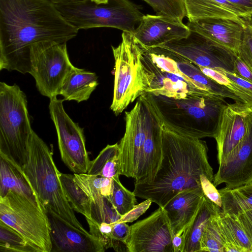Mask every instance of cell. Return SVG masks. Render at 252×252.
Here are the masks:
<instances>
[{
    "label": "cell",
    "mask_w": 252,
    "mask_h": 252,
    "mask_svg": "<svg viewBox=\"0 0 252 252\" xmlns=\"http://www.w3.org/2000/svg\"><path fill=\"white\" fill-rule=\"evenodd\" d=\"M234 73L252 83V71L236 56L234 60Z\"/></svg>",
    "instance_id": "42"
},
{
    "label": "cell",
    "mask_w": 252,
    "mask_h": 252,
    "mask_svg": "<svg viewBox=\"0 0 252 252\" xmlns=\"http://www.w3.org/2000/svg\"><path fill=\"white\" fill-rule=\"evenodd\" d=\"M160 118L150 130L141 152L134 183L153 182L162 159L161 125Z\"/></svg>",
    "instance_id": "21"
},
{
    "label": "cell",
    "mask_w": 252,
    "mask_h": 252,
    "mask_svg": "<svg viewBox=\"0 0 252 252\" xmlns=\"http://www.w3.org/2000/svg\"><path fill=\"white\" fill-rule=\"evenodd\" d=\"M252 182V115L245 137L225 160L219 164L213 184L234 189Z\"/></svg>",
    "instance_id": "16"
},
{
    "label": "cell",
    "mask_w": 252,
    "mask_h": 252,
    "mask_svg": "<svg viewBox=\"0 0 252 252\" xmlns=\"http://www.w3.org/2000/svg\"><path fill=\"white\" fill-rule=\"evenodd\" d=\"M140 45L146 93L176 99L212 94L237 100L233 92L182 55L163 47Z\"/></svg>",
    "instance_id": "3"
},
{
    "label": "cell",
    "mask_w": 252,
    "mask_h": 252,
    "mask_svg": "<svg viewBox=\"0 0 252 252\" xmlns=\"http://www.w3.org/2000/svg\"><path fill=\"white\" fill-rule=\"evenodd\" d=\"M112 49L115 77L110 109L118 116L146 93L147 85L140 61L141 45L133 33L123 32L121 43Z\"/></svg>",
    "instance_id": "8"
},
{
    "label": "cell",
    "mask_w": 252,
    "mask_h": 252,
    "mask_svg": "<svg viewBox=\"0 0 252 252\" xmlns=\"http://www.w3.org/2000/svg\"><path fill=\"white\" fill-rule=\"evenodd\" d=\"M221 208L204 195L201 203L189 225L183 232L185 237L184 252H200V241L211 219Z\"/></svg>",
    "instance_id": "25"
},
{
    "label": "cell",
    "mask_w": 252,
    "mask_h": 252,
    "mask_svg": "<svg viewBox=\"0 0 252 252\" xmlns=\"http://www.w3.org/2000/svg\"><path fill=\"white\" fill-rule=\"evenodd\" d=\"M0 220L18 232L37 252H51L50 222L42 205L9 190L0 196Z\"/></svg>",
    "instance_id": "9"
},
{
    "label": "cell",
    "mask_w": 252,
    "mask_h": 252,
    "mask_svg": "<svg viewBox=\"0 0 252 252\" xmlns=\"http://www.w3.org/2000/svg\"><path fill=\"white\" fill-rule=\"evenodd\" d=\"M50 225L51 252H104L100 242L89 232L74 226L51 210H46Z\"/></svg>",
    "instance_id": "17"
},
{
    "label": "cell",
    "mask_w": 252,
    "mask_h": 252,
    "mask_svg": "<svg viewBox=\"0 0 252 252\" xmlns=\"http://www.w3.org/2000/svg\"><path fill=\"white\" fill-rule=\"evenodd\" d=\"M63 100L55 97L50 99L49 105L51 118L57 131L61 159L74 174L87 173L91 161L83 128L65 111Z\"/></svg>",
    "instance_id": "12"
},
{
    "label": "cell",
    "mask_w": 252,
    "mask_h": 252,
    "mask_svg": "<svg viewBox=\"0 0 252 252\" xmlns=\"http://www.w3.org/2000/svg\"><path fill=\"white\" fill-rule=\"evenodd\" d=\"M93 2L96 3H104L108 2V0H91Z\"/></svg>",
    "instance_id": "47"
},
{
    "label": "cell",
    "mask_w": 252,
    "mask_h": 252,
    "mask_svg": "<svg viewBox=\"0 0 252 252\" xmlns=\"http://www.w3.org/2000/svg\"><path fill=\"white\" fill-rule=\"evenodd\" d=\"M152 201L150 199L136 205L131 210L120 217L117 220L118 222H132L136 220L141 215L144 214L150 207Z\"/></svg>",
    "instance_id": "40"
},
{
    "label": "cell",
    "mask_w": 252,
    "mask_h": 252,
    "mask_svg": "<svg viewBox=\"0 0 252 252\" xmlns=\"http://www.w3.org/2000/svg\"><path fill=\"white\" fill-rule=\"evenodd\" d=\"M252 106L241 101L227 103L223 108L216 136L219 164L224 162L246 134Z\"/></svg>",
    "instance_id": "15"
},
{
    "label": "cell",
    "mask_w": 252,
    "mask_h": 252,
    "mask_svg": "<svg viewBox=\"0 0 252 252\" xmlns=\"http://www.w3.org/2000/svg\"><path fill=\"white\" fill-rule=\"evenodd\" d=\"M56 7L79 30L107 27L133 33L144 15L140 6L129 0H108L99 4L86 0Z\"/></svg>",
    "instance_id": "7"
},
{
    "label": "cell",
    "mask_w": 252,
    "mask_h": 252,
    "mask_svg": "<svg viewBox=\"0 0 252 252\" xmlns=\"http://www.w3.org/2000/svg\"><path fill=\"white\" fill-rule=\"evenodd\" d=\"M119 144L107 145L91 161L87 173L113 179H119Z\"/></svg>",
    "instance_id": "27"
},
{
    "label": "cell",
    "mask_w": 252,
    "mask_h": 252,
    "mask_svg": "<svg viewBox=\"0 0 252 252\" xmlns=\"http://www.w3.org/2000/svg\"><path fill=\"white\" fill-rule=\"evenodd\" d=\"M89 227V232L102 244L105 250L113 247L112 230L113 222L98 223L93 220L86 218Z\"/></svg>",
    "instance_id": "36"
},
{
    "label": "cell",
    "mask_w": 252,
    "mask_h": 252,
    "mask_svg": "<svg viewBox=\"0 0 252 252\" xmlns=\"http://www.w3.org/2000/svg\"><path fill=\"white\" fill-rule=\"evenodd\" d=\"M157 12L183 21L186 17L185 0H143Z\"/></svg>",
    "instance_id": "34"
},
{
    "label": "cell",
    "mask_w": 252,
    "mask_h": 252,
    "mask_svg": "<svg viewBox=\"0 0 252 252\" xmlns=\"http://www.w3.org/2000/svg\"><path fill=\"white\" fill-rule=\"evenodd\" d=\"M112 194L108 198L113 209L120 216L124 215L136 204V195L126 189L120 179H113Z\"/></svg>",
    "instance_id": "31"
},
{
    "label": "cell",
    "mask_w": 252,
    "mask_h": 252,
    "mask_svg": "<svg viewBox=\"0 0 252 252\" xmlns=\"http://www.w3.org/2000/svg\"><path fill=\"white\" fill-rule=\"evenodd\" d=\"M220 215L224 220L239 247L242 252H252V239L244 227L238 216L222 212Z\"/></svg>",
    "instance_id": "33"
},
{
    "label": "cell",
    "mask_w": 252,
    "mask_h": 252,
    "mask_svg": "<svg viewBox=\"0 0 252 252\" xmlns=\"http://www.w3.org/2000/svg\"><path fill=\"white\" fill-rule=\"evenodd\" d=\"M219 191L223 213L238 215L252 210V182L234 189L224 187Z\"/></svg>",
    "instance_id": "26"
},
{
    "label": "cell",
    "mask_w": 252,
    "mask_h": 252,
    "mask_svg": "<svg viewBox=\"0 0 252 252\" xmlns=\"http://www.w3.org/2000/svg\"><path fill=\"white\" fill-rule=\"evenodd\" d=\"M22 166L46 210L53 211L74 226L87 231L76 217L66 198L52 151L33 130L27 144L26 158Z\"/></svg>",
    "instance_id": "5"
},
{
    "label": "cell",
    "mask_w": 252,
    "mask_h": 252,
    "mask_svg": "<svg viewBox=\"0 0 252 252\" xmlns=\"http://www.w3.org/2000/svg\"><path fill=\"white\" fill-rule=\"evenodd\" d=\"M98 85V77L94 72L74 66L64 79L60 94L64 100L79 103L87 100Z\"/></svg>",
    "instance_id": "24"
},
{
    "label": "cell",
    "mask_w": 252,
    "mask_h": 252,
    "mask_svg": "<svg viewBox=\"0 0 252 252\" xmlns=\"http://www.w3.org/2000/svg\"><path fill=\"white\" fill-rule=\"evenodd\" d=\"M32 131L25 94L15 84L0 82V152L22 166Z\"/></svg>",
    "instance_id": "6"
},
{
    "label": "cell",
    "mask_w": 252,
    "mask_h": 252,
    "mask_svg": "<svg viewBox=\"0 0 252 252\" xmlns=\"http://www.w3.org/2000/svg\"><path fill=\"white\" fill-rule=\"evenodd\" d=\"M201 187L204 195L214 203L221 208L222 199L216 187L204 174L200 176Z\"/></svg>",
    "instance_id": "39"
},
{
    "label": "cell",
    "mask_w": 252,
    "mask_h": 252,
    "mask_svg": "<svg viewBox=\"0 0 252 252\" xmlns=\"http://www.w3.org/2000/svg\"><path fill=\"white\" fill-rule=\"evenodd\" d=\"M204 195L201 188L186 189L179 192L163 207L174 235L182 233L189 225Z\"/></svg>",
    "instance_id": "20"
},
{
    "label": "cell",
    "mask_w": 252,
    "mask_h": 252,
    "mask_svg": "<svg viewBox=\"0 0 252 252\" xmlns=\"http://www.w3.org/2000/svg\"><path fill=\"white\" fill-rule=\"evenodd\" d=\"M54 5L56 6H60L68 4H72L81 1H85L86 0H45Z\"/></svg>",
    "instance_id": "46"
},
{
    "label": "cell",
    "mask_w": 252,
    "mask_h": 252,
    "mask_svg": "<svg viewBox=\"0 0 252 252\" xmlns=\"http://www.w3.org/2000/svg\"><path fill=\"white\" fill-rule=\"evenodd\" d=\"M252 17V0H227Z\"/></svg>",
    "instance_id": "44"
},
{
    "label": "cell",
    "mask_w": 252,
    "mask_h": 252,
    "mask_svg": "<svg viewBox=\"0 0 252 252\" xmlns=\"http://www.w3.org/2000/svg\"><path fill=\"white\" fill-rule=\"evenodd\" d=\"M159 46L182 55L198 66L234 72L236 53L195 32L190 31L186 38Z\"/></svg>",
    "instance_id": "13"
},
{
    "label": "cell",
    "mask_w": 252,
    "mask_h": 252,
    "mask_svg": "<svg viewBox=\"0 0 252 252\" xmlns=\"http://www.w3.org/2000/svg\"><path fill=\"white\" fill-rule=\"evenodd\" d=\"M29 73L39 93L49 99L57 97L64 79L74 65L66 43L43 40L32 44L30 50Z\"/></svg>",
    "instance_id": "11"
},
{
    "label": "cell",
    "mask_w": 252,
    "mask_h": 252,
    "mask_svg": "<svg viewBox=\"0 0 252 252\" xmlns=\"http://www.w3.org/2000/svg\"><path fill=\"white\" fill-rule=\"evenodd\" d=\"M218 214L211 219L203 232L200 241V252H224L219 227Z\"/></svg>",
    "instance_id": "32"
},
{
    "label": "cell",
    "mask_w": 252,
    "mask_h": 252,
    "mask_svg": "<svg viewBox=\"0 0 252 252\" xmlns=\"http://www.w3.org/2000/svg\"><path fill=\"white\" fill-rule=\"evenodd\" d=\"M189 21L207 18H221L244 23L252 19L244 11L227 0H185Z\"/></svg>",
    "instance_id": "22"
},
{
    "label": "cell",
    "mask_w": 252,
    "mask_h": 252,
    "mask_svg": "<svg viewBox=\"0 0 252 252\" xmlns=\"http://www.w3.org/2000/svg\"><path fill=\"white\" fill-rule=\"evenodd\" d=\"M107 198L103 197L92 202V218L98 223L113 222L120 218Z\"/></svg>",
    "instance_id": "35"
},
{
    "label": "cell",
    "mask_w": 252,
    "mask_h": 252,
    "mask_svg": "<svg viewBox=\"0 0 252 252\" xmlns=\"http://www.w3.org/2000/svg\"><path fill=\"white\" fill-rule=\"evenodd\" d=\"M0 162V196L12 190L42 205L22 166L13 158L1 152Z\"/></svg>",
    "instance_id": "23"
},
{
    "label": "cell",
    "mask_w": 252,
    "mask_h": 252,
    "mask_svg": "<svg viewBox=\"0 0 252 252\" xmlns=\"http://www.w3.org/2000/svg\"><path fill=\"white\" fill-rule=\"evenodd\" d=\"M172 245L174 252H184L185 237L183 232L174 235L172 238Z\"/></svg>",
    "instance_id": "45"
},
{
    "label": "cell",
    "mask_w": 252,
    "mask_h": 252,
    "mask_svg": "<svg viewBox=\"0 0 252 252\" xmlns=\"http://www.w3.org/2000/svg\"><path fill=\"white\" fill-rule=\"evenodd\" d=\"M151 96L163 123L182 134L201 139L217 135L224 98L209 94L176 99Z\"/></svg>",
    "instance_id": "4"
},
{
    "label": "cell",
    "mask_w": 252,
    "mask_h": 252,
    "mask_svg": "<svg viewBox=\"0 0 252 252\" xmlns=\"http://www.w3.org/2000/svg\"><path fill=\"white\" fill-rule=\"evenodd\" d=\"M241 44L237 56L252 71V19L245 20Z\"/></svg>",
    "instance_id": "37"
},
{
    "label": "cell",
    "mask_w": 252,
    "mask_h": 252,
    "mask_svg": "<svg viewBox=\"0 0 252 252\" xmlns=\"http://www.w3.org/2000/svg\"><path fill=\"white\" fill-rule=\"evenodd\" d=\"M244 24L230 19L207 18L189 21L187 25L190 31L197 32L236 53L242 41Z\"/></svg>",
    "instance_id": "19"
},
{
    "label": "cell",
    "mask_w": 252,
    "mask_h": 252,
    "mask_svg": "<svg viewBox=\"0 0 252 252\" xmlns=\"http://www.w3.org/2000/svg\"><path fill=\"white\" fill-rule=\"evenodd\" d=\"M0 252H37L18 232L1 220Z\"/></svg>",
    "instance_id": "30"
},
{
    "label": "cell",
    "mask_w": 252,
    "mask_h": 252,
    "mask_svg": "<svg viewBox=\"0 0 252 252\" xmlns=\"http://www.w3.org/2000/svg\"><path fill=\"white\" fill-rule=\"evenodd\" d=\"M174 234L163 207L130 226L126 243L129 252H174Z\"/></svg>",
    "instance_id": "14"
},
{
    "label": "cell",
    "mask_w": 252,
    "mask_h": 252,
    "mask_svg": "<svg viewBox=\"0 0 252 252\" xmlns=\"http://www.w3.org/2000/svg\"><path fill=\"white\" fill-rule=\"evenodd\" d=\"M129 229L130 226L126 222L114 221L112 230L113 240L119 241L126 245Z\"/></svg>",
    "instance_id": "41"
},
{
    "label": "cell",
    "mask_w": 252,
    "mask_h": 252,
    "mask_svg": "<svg viewBox=\"0 0 252 252\" xmlns=\"http://www.w3.org/2000/svg\"><path fill=\"white\" fill-rule=\"evenodd\" d=\"M77 184L94 202L103 197L108 198L113 192V179L88 173L73 174Z\"/></svg>",
    "instance_id": "29"
},
{
    "label": "cell",
    "mask_w": 252,
    "mask_h": 252,
    "mask_svg": "<svg viewBox=\"0 0 252 252\" xmlns=\"http://www.w3.org/2000/svg\"><path fill=\"white\" fill-rule=\"evenodd\" d=\"M161 134L162 159L155 179L134 183L133 192L136 197L150 199L163 207L180 191L201 188V174L213 183L214 175L205 141L176 132L163 122Z\"/></svg>",
    "instance_id": "2"
},
{
    "label": "cell",
    "mask_w": 252,
    "mask_h": 252,
    "mask_svg": "<svg viewBox=\"0 0 252 252\" xmlns=\"http://www.w3.org/2000/svg\"><path fill=\"white\" fill-rule=\"evenodd\" d=\"M59 175L66 198L73 210L92 220V202L90 198L77 184L73 174L59 172Z\"/></svg>",
    "instance_id": "28"
},
{
    "label": "cell",
    "mask_w": 252,
    "mask_h": 252,
    "mask_svg": "<svg viewBox=\"0 0 252 252\" xmlns=\"http://www.w3.org/2000/svg\"><path fill=\"white\" fill-rule=\"evenodd\" d=\"M221 211L218 215V221L224 252H242L228 225L222 219Z\"/></svg>",
    "instance_id": "38"
},
{
    "label": "cell",
    "mask_w": 252,
    "mask_h": 252,
    "mask_svg": "<svg viewBox=\"0 0 252 252\" xmlns=\"http://www.w3.org/2000/svg\"><path fill=\"white\" fill-rule=\"evenodd\" d=\"M159 118L151 94L140 96L133 108L125 113L126 128L119 144V174L135 178L140 154L148 134Z\"/></svg>",
    "instance_id": "10"
},
{
    "label": "cell",
    "mask_w": 252,
    "mask_h": 252,
    "mask_svg": "<svg viewBox=\"0 0 252 252\" xmlns=\"http://www.w3.org/2000/svg\"><path fill=\"white\" fill-rule=\"evenodd\" d=\"M249 235L252 239V210L237 215Z\"/></svg>",
    "instance_id": "43"
},
{
    "label": "cell",
    "mask_w": 252,
    "mask_h": 252,
    "mask_svg": "<svg viewBox=\"0 0 252 252\" xmlns=\"http://www.w3.org/2000/svg\"><path fill=\"white\" fill-rule=\"evenodd\" d=\"M190 31L183 21L156 14L144 15L133 34L147 47H158L188 37Z\"/></svg>",
    "instance_id": "18"
},
{
    "label": "cell",
    "mask_w": 252,
    "mask_h": 252,
    "mask_svg": "<svg viewBox=\"0 0 252 252\" xmlns=\"http://www.w3.org/2000/svg\"><path fill=\"white\" fill-rule=\"evenodd\" d=\"M78 31L45 0H0V70L29 73L32 44L67 43Z\"/></svg>",
    "instance_id": "1"
}]
</instances>
